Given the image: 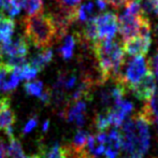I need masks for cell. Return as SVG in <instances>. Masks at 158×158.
Wrapping results in <instances>:
<instances>
[{
    "label": "cell",
    "mask_w": 158,
    "mask_h": 158,
    "mask_svg": "<svg viewBox=\"0 0 158 158\" xmlns=\"http://www.w3.org/2000/svg\"><path fill=\"white\" fill-rule=\"evenodd\" d=\"M150 125L140 111L122 127V148L129 158H142L150 148Z\"/></svg>",
    "instance_id": "obj_1"
},
{
    "label": "cell",
    "mask_w": 158,
    "mask_h": 158,
    "mask_svg": "<svg viewBox=\"0 0 158 158\" xmlns=\"http://www.w3.org/2000/svg\"><path fill=\"white\" fill-rule=\"evenodd\" d=\"M4 158H41L40 154L26 156L21 142L14 137L9 138V142L4 144Z\"/></svg>",
    "instance_id": "obj_13"
},
{
    "label": "cell",
    "mask_w": 158,
    "mask_h": 158,
    "mask_svg": "<svg viewBox=\"0 0 158 158\" xmlns=\"http://www.w3.org/2000/svg\"><path fill=\"white\" fill-rule=\"evenodd\" d=\"M95 126H96V128L98 129L99 132L106 131V129L111 126L110 121H109V116H108V114H106V111L104 113H99V114H97V116H96V118H95Z\"/></svg>",
    "instance_id": "obj_25"
},
{
    "label": "cell",
    "mask_w": 158,
    "mask_h": 158,
    "mask_svg": "<svg viewBox=\"0 0 158 158\" xmlns=\"http://www.w3.org/2000/svg\"><path fill=\"white\" fill-rule=\"evenodd\" d=\"M16 122V115L11 106L9 96H0V131H4L8 137H13V126Z\"/></svg>",
    "instance_id": "obj_8"
},
{
    "label": "cell",
    "mask_w": 158,
    "mask_h": 158,
    "mask_svg": "<svg viewBox=\"0 0 158 158\" xmlns=\"http://www.w3.org/2000/svg\"><path fill=\"white\" fill-rule=\"evenodd\" d=\"M37 124H38V121L35 116L28 119V122L25 124V126H24V128H23V135H28L29 132H31L33 130V128L37 126Z\"/></svg>",
    "instance_id": "obj_27"
},
{
    "label": "cell",
    "mask_w": 158,
    "mask_h": 158,
    "mask_svg": "<svg viewBox=\"0 0 158 158\" xmlns=\"http://www.w3.org/2000/svg\"><path fill=\"white\" fill-rule=\"evenodd\" d=\"M24 88H25V92L27 93L28 95L30 96H35V97H38L42 94L44 87H43V83L40 81H28L25 83L24 85Z\"/></svg>",
    "instance_id": "obj_23"
},
{
    "label": "cell",
    "mask_w": 158,
    "mask_h": 158,
    "mask_svg": "<svg viewBox=\"0 0 158 158\" xmlns=\"http://www.w3.org/2000/svg\"><path fill=\"white\" fill-rule=\"evenodd\" d=\"M145 19L146 16L143 12L140 14H130L128 12H124L122 15H119V17H117L118 30L123 42L139 35Z\"/></svg>",
    "instance_id": "obj_6"
},
{
    "label": "cell",
    "mask_w": 158,
    "mask_h": 158,
    "mask_svg": "<svg viewBox=\"0 0 158 158\" xmlns=\"http://www.w3.org/2000/svg\"><path fill=\"white\" fill-rule=\"evenodd\" d=\"M75 46V40L72 35H66L63 45L59 48V54L64 59H70L73 55V50Z\"/></svg>",
    "instance_id": "obj_20"
},
{
    "label": "cell",
    "mask_w": 158,
    "mask_h": 158,
    "mask_svg": "<svg viewBox=\"0 0 158 158\" xmlns=\"http://www.w3.org/2000/svg\"><path fill=\"white\" fill-rule=\"evenodd\" d=\"M106 4H110L111 6H113L114 9H119L123 6H126L130 0H104Z\"/></svg>",
    "instance_id": "obj_29"
},
{
    "label": "cell",
    "mask_w": 158,
    "mask_h": 158,
    "mask_svg": "<svg viewBox=\"0 0 158 158\" xmlns=\"http://www.w3.org/2000/svg\"><path fill=\"white\" fill-rule=\"evenodd\" d=\"M121 148L122 133L117 129V127H114L113 129H111L109 135H106V150H104L103 154L106 155V158H118Z\"/></svg>",
    "instance_id": "obj_12"
},
{
    "label": "cell",
    "mask_w": 158,
    "mask_h": 158,
    "mask_svg": "<svg viewBox=\"0 0 158 158\" xmlns=\"http://www.w3.org/2000/svg\"><path fill=\"white\" fill-rule=\"evenodd\" d=\"M15 22L11 16L0 13V43H6L12 39L14 33Z\"/></svg>",
    "instance_id": "obj_14"
},
{
    "label": "cell",
    "mask_w": 158,
    "mask_h": 158,
    "mask_svg": "<svg viewBox=\"0 0 158 158\" xmlns=\"http://www.w3.org/2000/svg\"><path fill=\"white\" fill-rule=\"evenodd\" d=\"M142 12L158 16V0H142Z\"/></svg>",
    "instance_id": "obj_26"
},
{
    "label": "cell",
    "mask_w": 158,
    "mask_h": 158,
    "mask_svg": "<svg viewBox=\"0 0 158 158\" xmlns=\"http://www.w3.org/2000/svg\"><path fill=\"white\" fill-rule=\"evenodd\" d=\"M94 13V4L93 2H87L82 6H79L75 10V19H79L80 22H87L92 19Z\"/></svg>",
    "instance_id": "obj_19"
},
{
    "label": "cell",
    "mask_w": 158,
    "mask_h": 158,
    "mask_svg": "<svg viewBox=\"0 0 158 158\" xmlns=\"http://www.w3.org/2000/svg\"><path fill=\"white\" fill-rule=\"evenodd\" d=\"M155 33H156L157 38H158V24L156 25V27H155Z\"/></svg>",
    "instance_id": "obj_33"
},
{
    "label": "cell",
    "mask_w": 158,
    "mask_h": 158,
    "mask_svg": "<svg viewBox=\"0 0 158 158\" xmlns=\"http://www.w3.org/2000/svg\"><path fill=\"white\" fill-rule=\"evenodd\" d=\"M13 69H14L15 73L17 74L19 80H26V81H31L32 79H35L38 73V71L31 64L27 63L19 67H13Z\"/></svg>",
    "instance_id": "obj_17"
},
{
    "label": "cell",
    "mask_w": 158,
    "mask_h": 158,
    "mask_svg": "<svg viewBox=\"0 0 158 158\" xmlns=\"http://www.w3.org/2000/svg\"><path fill=\"white\" fill-rule=\"evenodd\" d=\"M57 1L61 9V12L69 15L73 21H75V10L82 0H57Z\"/></svg>",
    "instance_id": "obj_21"
},
{
    "label": "cell",
    "mask_w": 158,
    "mask_h": 158,
    "mask_svg": "<svg viewBox=\"0 0 158 158\" xmlns=\"http://www.w3.org/2000/svg\"><path fill=\"white\" fill-rule=\"evenodd\" d=\"M64 117L69 123H75L77 127L85 124L86 118V102L84 99L70 102L68 106L64 109Z\"/></svg>",
    "instance_id": "obj_9"
},
{
    "label": "cell",
    "mask_w": 158,
    "mask_h": 158,
    "mask_svg": "<svg viewBox=\"0 0 158 158\" xmlns=\"http://www.w3.org/2000/svg\"><path fill=\"white\" fill-rule=\"evenodd\" d=\"M1 3H2V0H0V13H3V11H2V6H1Z\"/></svg>",
    "instance_id": "obj_34"
},
{
    "label": "cell",
    "mask_w": 158,
    "mask_h": 158,
    "mask_svg": "<svg viewBox=\"0 0 158 158\" xmlns=\"http://www.w3.org/2000/svg\"><path fill=\"white\" fill-rule=\"evenodd\" d=\"M48 127H50V122L45 121V122H44V124H43V126H42V131H43V132H46V131H48Z\"/></svg>",
    "instance_id": "obj_32"
},
{
    "label": "cell",
    "mask_w": 158,
    "mask_h": 158,
    "mask_svg": "<svg viewBox=\"0 0 158 158\" xmlns=\"http://www.w3.org/2000/svg\"><path fill=\"white\" fill-rule=\"evenodd\" d=\"M88 133L86 131H83V130H80L77 132V135H74L73 138V141L71 143V145H69L71 151L73 152H77V151L81 150L85 146L86 142H87V139H88Z\"/></svg>",
    "instance_id": "obj_22"
},
{
    "label": "cell",
    "mask_w": 158,
    "mask_h": 158,
    "mask_svg": "<svg viewBox=\"0 0 158 158\" xmlns=\"http://www.w3.org/2000/svg\"><path fill=\"white\" fill-rule=\"evenodd\" d=\"M132 92L135 97L139 100H143V101H148L153 94L156 90V82H155V75L153 73L152 69L146 72V74L142 77V80L135 85L132 88Z\"/></svg>",
    "instance_id": "obj_10"
},
{
    "label": "cell",
    "mask_w": 158,
    "mask_h": 158,
    "mask_svg": "<svg viewBox=\"0 0 158 158\" xmlns=\"http://www.w3.org/2000/svg\"><path fill=\"white\" fill-rule=\"evenodd\" d=\"M97 6H98V9H99L100 11L106 10V1H104V0H97Z\"/></svg>",
    "instance_id": "obj_31"
},
{
    "label": "cell",
    "mask_w": 158,
    "mask_h": 158,
    "mask_svg": "<svg viewBox=\"0 0 158 158\" xmlns=\"http://www.w3.org/2000/svg\"><path fill=\"white\" fill-rule=\"evenodd\" d=\"M122 158H129L128 156H125V157H122Z\"/></svg>",
    "instance_id": "obj_35"
},
{
    "label": "cell",
    "mask_w": 158,
    "mask_h": 158,
    "mask_svg": "<svg viewBox=\"0 0 158 158\" xmlns=\"http://www.w3.org/2000/svg\"><path fill=\"white\" fill-rule=\"evenodd\" d=\"M95 57L97 59L101 83L108 80H117L125 61L123 45L115 40H99L93 44Z\"/></svg>",
    "instance_id": "obj_2"
},
{
    "label": "cell",
    "mask_w": 158,
    "mask_h": 158,
    "mask_svg": "<svg viewBox=\"0 0 158 158\" xmlns=\"http://www.w3.org/2000/svg\"><path fill=\"white\" fill-rule=\"evenodd\" d=\"M152 43V29L150 19L146 17L142 24L140 33L123 42V51L129 56H145Z\"/></svg>",
    "instance_id": "obj_4"
},
{
    "label": "cell",
    "mask_w": 158,
    "mask_h": 158,
    "mask_svg": "<svg viewBox=\"0 0 158 158\" xmlns=\"http://www.w3.org/2000/svg\"><path fill=\"white\" fill-rule=\"evenodd\" d=\"M150 69V63H148L145 56H133L127 64L125 73L119 75L118 80L125 85L127 89H131L141 81Z\"/></svg>",
    "instance_id": "obj_5"
},
{
    "label": "cell",
    "mask_w": 158,
    "mask_h": 158,
    "mask_svg": "<svg viewBox=\"0 0 158 158\" xmlns=\"http://www.w3.org/2000/svg\"><path fill=\"white\" fill-rule=\"evenodd\" d=\"M1 61H2V60H1V57H0V64H1Z\"/></svg>",
    "instance_id": "obj_36"
},
{
    "label": "cell",
    "mask_w": 158,
    "mask_h": 158,
    "mask_svg": "<svg viewBox=\"0 0 158 158\" xmlns=\"http://www.w3.org/2000/svg\"><path fill=\"white\" fill-rule=\"evenodd\" d=\"M83 38L86 40V42L93 44L98 41V35H97V29H96V24H95V16L89 19L86 22V25L83 28V32H82Z\"/></svg>",
    "instance_id": "obj_18"
},
{
    "label": "cell",
    "mask_w": 158,
    "mask_h": 158,
    "mask_svg": "<svg viewBox=\"0 0 158 158\" xmlns=\"http://www.w3.org/2000/svg\"><path fill=\"white\" fill-rule=\"evenodd\" d=\"M70 148L69 146H61L59 144H54L46 151L41 150V158H70Z\"/></svg>",
    "instance_id": "obj_16"
},
{
    "label": "cell",
    "mask_w": 158,
    "mask_h": 158,
    "mask_svg": "<svg viewBox=\"0 0 158 158\" xmlns=\"http://www.w3.org/2000/svg\"><path fill=\"white\" fill-rule=\"evenodd\" d=\"M24 9H25V12L28 16L42 12L43 0H27L25 6H24Z\"/></svg>",
    "instance_id": "obj_24"
},
{
    "label": "cell",
    "mask_w": 158,
    "mask_h": 158,
    "mask_svg": "<svg viewBox=\"0 0 158 158\" xmlns=\"http://www.w3.org/2000/svg\"><path fill=\"white\" fill-rule=\"evenodd\" d=\"M25 33L32 45L38 48H48L57 38H60L53 15L43 12L27 16L24 21Z\"/></svg>",
    "instance_id": "obj_3"
},
{
    "label": "cell",
    "mask_w": 158,
    "mask_h": 158,
    "mask_svg": "<svg viewBox=\"0 0 158 158\" xmlns=\"http://www.w3.org/2000/svg\"><path fill=\"white\" fill-rule=\"evenodd\" d=\"M150 67L152 69L153 73H155L158 79V51L156 53V55L154 56V58L151 59V63H150Z\"/></svg>",
    "instance_id": "obj_30"
},
{
    "label": "cell",
    "mask_w": 158,
    "mask_h": 158,
    "mask_svg": "<svg viewBox=\"0 0 158 158\" xmlns=\"http://www.w3.org/2000/svg\"><path fill=\"white\" fill-rule=\"evenodd\" d=\"M40 100H41L43 103L48 104L51 102V100H52L53 98V94H52V90L51 89H43V92H42V94L39 96Z\"/></svg>",
    "instance_id": "obj_28"
},
{
    "label": "cell",
    "mask_w": 158,
    "mask_h": 158,
    "mask_svg": "<svg viewBox=\"0 0 158 158\" xmlns=\"http://www.w3.org/2000/svg\"><path fill=\"white\" fill-rule=\"evenodd\" d=\"M19 79L15 73L13 67L3 64H0V92H12L19 85Z\"/></svg>",
    "instance_id": "obj_11"
},
{
    "label": "cell",
    "mask_w": 158,
    "mask_h": 158,
    "mask_svg": "<svg viewBox=\"0 0 158 158\" xmlns=\"http://www.w3.org/2000/svg\"><path fill=\"white\" fill-rule=\"evenodd\" d=\"M53 59V52L50 48H44L41 53L37 54L35 56H33L30 60V64L39 72V71L43 70L48 64L52 61Z\"/></svg>",
    "instance_id": "obj_15"
},
{
    "label": "cell",
    "mask_w": 158,
    "mask_h": 158,
    "mask_svg": "<svg viewBox=\"0 0 158 158\" xmlns=\"http://www.w3.org/2000/svg\"><path fill=\"white\" fill-rule=\"evenodd\" d=\"M96 29H97L98 41L99 40H112L114 39L118 30L117 15L114 13L106 12L101 15L95 16Z\"/></svg>",
    "instance_id": "obj_7"
}]
</instances>
